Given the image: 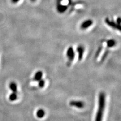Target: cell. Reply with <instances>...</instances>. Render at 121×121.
<instances>
[{"label": "cell", "instance_id": "cell-5", "mask_svg": "<svg viewBox=\"0 0 121 121\" xmlns=\"http://www.w3.org/2000/svg\"><path fill=\"white\" fill-rule=\"evenodd\" d=\"M93 23V21L91 19H87L83 21L80 25V28L82 30L87 29L91 26Z\"/></svg>", "mask_w": 121, "mask_h": 121}, {"label": "cell", "instance_id": "cell-11", "mask_svg": "<svg viewBox=\"0 0 121 121\" xmlns=\"http://www.w3.org/2000/svg\"><path fill=\"white\" fill-rule=\"evenodd\" d=\"M67 7L65 5L60 4L57 7V10L58 11V12H59V13H63L67 10Z\"/></svg>", "mask_w": 121, "mask_h": 121}, {"label": "cell", "instance_id": "cell-10", "mask_svg": "<svg viewBox=\"0 0 121 121\" xmlns=\"http://www.w3.org/2000/svg\"><path fill=\"white\" fill-rule=\"evenodd\" d=\"M107 46L109 48L114 47L116 45V41L115 40L112 39H109L107 41Z\"/></svg>", "mask_w": 121, "mask_h": 121}, {"label": "cell", "instance_id": "cell-16", "mask_svg": "<svg viewBox=\"0 0 121 121\" xmlns=\"http://www.w3.org/2000/svg\"><path fill=\"white\" fill-rule=\"evenodd\" d=\"M30 1H31V2H35L36 0H30Z\"/></svg>", "mask_w": 121, "mask_h": 121}, {"label": "cell", "instance_id": "cell-4", "mask_svg": "<svg viewBox=\"0 0 121 121\" xmlns=\"http://www.w3.org/2000/svg\"><path fill=\"white\" fill-rule=\"evenodd\" d=\"M69 104L71 107H73L79 109L84 108L85 107L84 103L81 100H71L70 101Z\"/></svg>", "mask_w": 121, "mask_h": 121}, {"label": "cell", "instance_id": "cell-14", "mask_svg": "<svg viewBox=\"0 0 121 121\" xmlns=\"http://www.w3.org/2000/svg\"><path fill=\"white\" fill-rule=\"evenodd\" d=\"M117 23L120 25V24H121V18L120 17H119L117 19Z\"/></svg>", "mask_w": 121, "mask_h": 121}, {"label": "cell", "instance_id": "cell-8", "mask_svg": "<svg viewBox=\"0 0 121 121\" xmlns=\"http://www.w3.org/2000/svg\"><path fill=\"white\" fill-rule=\"evenodd\" d=\"M36 115L38 118L42 119L45 115V112L43 108H40L37 111Z\"/></svg>", "mask_w": 121, "mask_h": 121}, {"label": "cell", "instance_id": "cell-3", "mask_svg": "<svg viewBox=\"0 0 121 121\" xmlns=\"http://www.w3.org/2000/svg\"><path fill=\"white\" fill-rule=\"evenodd\" d=\"M105 22L108 26L112 29H114L119 31H121V26L117 23V22L109 18H107L105 19Z\"/></svg>", "mask_w": 121, "mask_h": 121}, {"label": "cell", "instance_id": "cell-13", "mask_svg": "<svg viewBox=\"0 0 121 121\" xmlns=\"http://www.w3.org/2000/svg\"><path fill=\"white\" fill-rule=\"evenodd\" d=\"M45 80H43V79H41V80L38 81V85H39V87L40 88H43V87L45 86Z\"/></svg>", "mask_w": 121, "mask_h": 121}, {"label": "cell", "instance_id": "cell-9", "mask_svg": "<svg viewBox=\"0 0 121 121\" xmlns=\"http://www.w3.org/2000/svg\"><path fill=\"white\" fill-rule=\"evenodd\" d=\"M9 87L10 89L12 90V92L17 93V85L16 83L14 82H11L9 85Z\"/></svg>", "mask_w": 121, "mask_h": 121}, {"label": "cell", "instance_id": "cell-1", "mask_svg": "<svg viewBox=\"0 0 121 121\" xmlns=\"http://www.w3.org/2000/svg\"><path fill=\"white\" fill-rule=\"evenodd\" d=\"M106 104V95L104 92H100L98 96V108L96 113L95 121H103Z\"/></svg>", "mask_w": 121, "mask_h": 121}, {"label": "cell", "instance_id": "cell-7", "mask_svg": "<svg viewBox=\"0 0 121 121\" xmlns=\"http://www.w3.org/2000/svg\"><path fill=\"white\" fill-rule=\"evenodd\" d=\"M43 76V72L41 71H38L35 73L33 78V80L38 82L42 79Z\"/></svg>", "mask_w": 121, "mask_h": 121}, {"label": "cell", "instance_id": "cell-6", "mask_svg": "<svg viewBox=\"0 0 121 121\" xmlns=\"http://www.w3.org/2000/svg\"><path fill=\"white\" fill-rule=\"evenodd\" d=\"M76 51L78 52V60H81L83 56V55H84V52L85 51L84 47L82 45H80L77 48Z\"/></svg>", "mask_w": 121, "mask_h": 121}, {"label": "cell", "instance_id": "cell-15", "mask_svg": "<svg viewBox=\"0 0 121 121\" xmlns=\"http://www.w3.org/2000/svg\"><path fill=\"white\" fill-rule=\"evenodd\" d=\"M20 0H11V1L12 3H14V4H15V3H18L19 1Z\"/></svg>", "mask_w": 121, "mask_h": 121}, {"label": "cell", "instance_id": "cell-2", "mask_svg": "<svg viewBox=\"0 0 121 121\" xmlns=\"http://www.w3.org/2000/svg\"><path fill=\"white\" fill-rule=\"evenodd\" d=\"M66 56L68 59L67 66H70L75 57V52L72 47H70L68 48L66 52Z\"/></svg>", "mask_w": 121, "mask_h": 121}, {"label": "cell", "instance_id": "cell-12", "mask_svg": "<svg viewBox=\"0 0 121 121\" xmlns=\"http://www.w3.org/2000/svg\"><path fill=\"white\" fill-rule=\"evenodd\" d=\"M17 98H18L17 93L12 92L9 96V100L12 101H14L15 100H16V99H17Z\"/></svg>", "mask_w": 121, "mask_h": 121}]
</instances>
